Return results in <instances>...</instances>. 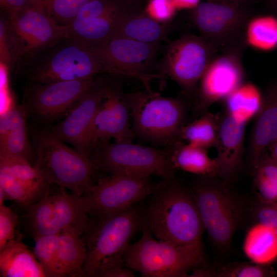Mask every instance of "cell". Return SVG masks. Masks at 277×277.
I'll list each match as a JSON object with an SVG mask.
<instances>
[{
  "label": "cell",
  "instance_id": "6da1fadb",
  "mask_svg": "<svg viewBox=\"0 0 277 277\" xmlns=\"http://www.w3.org/2000/svg\"><path fill=\"white\" fill-rule=\"evenodd\" d=\"M145 224L157 240L178 246H202L205 230L191 192L175 177L161 180L148 197Z\"/></svg>",
  "mask_w": 277,
  "mask_h": 277
},
{
  "label": "cell",
  "instance_id": "7a4b0ae2",
  "mask_svg": "<svg viewBox=\"0 0 277 277\" xmlns=\"http://www.w3.org/2000/svg\"><path fill=\"white\" fill-rule=\"evenodd\" d=\"M146 206L140 203L124 210L98 216L86 243L83 275L104 277L110 270L125 266L124 256L133 236L142 231ZM88 229V230H89Z\"/></svg>",
  "mask_w": 277,
  "mask_h": 277
},
{
  "label": "cell",
  "instance_id": "3957f363",
  "mask_svg": "<svg viewBox=\"0 0 277 277\" xmlns=\"http://www.w3.org/2000/svg\"><path fill=\"white\" fill-rule=\"evenodd\" d=\"M133 131L141 139L167 149L183 142L186 106L180 97H168L152 91L128 94Z\"/></svg>",
  "mask_w": 277,
  "mask_h": 277
},
{
  "label": "cell",
  "instance_id": "277c9868",
  "mask_svg": "<svg viewBox=\"0 0 277 277\" xmlns=\"http://www.w3.org/2000/svg\"><path fill=\"white\" fill-rule=\"evenodd\" d=\"M33 139L36 155L34 167L49 185L56 184L82 196L95 184L96 168L91 157L68 147L49 130L34 132Z\"/></svg>",
  "mask_w": 277,
  "mask_h": 277
},
{
  "label": "cell",
  "instance_id": "5b68a950",
  "mask_svg": "<svg viewBox=\"0 0 277 277\" xmlns=\"http://www.w3.org/2000/svg\"><path fill=\"white\" fill-rule=\"evenodd\" d=\"M136 242L131 244L125 265L145 277H185L205 266L203 245L182 246L154 239L145 227Z\"/></svg>",
  "mask_w": 277,
  "mask_h": 277
},
{
  "label": "cell",
  "instance_id": "8992f818",
  "mask_svg": "<svg viewBox=\"0 0 277 277\" xmlns=\"http://www.w3.org/2000/svg\"><path fill=\"white\" fill-rule=\"evenodd\" d=\"M25 68L32 83L40 84L93 77L107 73L96 52L70 35L38 53Z\"/></svg>",
  "mask_w": 277,
  "mask_h": 277
},
{
  "label": "cell",
  "instance_id": "52a82bcc",
  "mask_svg": "<svg viewBox=\"0 0 277 277\" xmlns=\"http://www.w3.org/2000/svg\"><path fill=\"white\" fill-rule=\"evenodd\" d=\"M213 178L201 176L191 190L209 238L217 248L225 249L243 220V206L225 182Z\"/></svg>",
  "mask_w": 277,
  "mask_h": 277
},
{
  "label": "cell",
  "instance_id": "ba28073f",
  "mask_svg": "<svg viewBox=\"0 0 277 277\" xmlns=\"http://www.w3.org/2000/svg\"><path fill=\"white\" fill-rule=\"evenodd\" d=\"M92 152L93 155L91 158L95 168L110 174L156 176L161 180L175 177L176 169L167 149L135 144L132 142H107L96 145Z\"/></svg>",
  "mask_w": 277,
  "mask_h": 277
},
{
  "label": "cell",
  "instance_id": "9c48e42d",
  "mask_svg": "<svg viewBox=\"0 0 277 277\" xmlns=\"http://www.w3.org/2000/svg\"><path fill=\"white\" fill-rule=\"evenodd\" d=\"M219 50L201 36L188 34L168 41L158 67L187 97L195 95L199 82Z\"/></svg>",
  "mask_w": 277,
  "mask_h": 277
},
{
  "label": "cell",
  "instance_id": "30bf717a",
  "mask_svg": "<svg viewBox=\"0 0 277 277\" xmlns=\"http://www.w3.org/2000/svg\"><path fill=\"white\" fill-rule=\"evenodd\" d=\"M246 44L245 37L220 50L213 59L197 87L195 114L202 115L211 105L225 100L243 84L242 56Z\"/></svg>",
  "mask_w": 277,
  "mask_h": 277
},
{
  "label": "cell",
  "instance_id": "8fae6325",
  "mask_svg": "<svg viewBox=\"0 0 277 277\" xmlns=\"http://www.w3.org/2000/svg\"><path fill=\"white\" fill-rule=\"evenodd\" d=\"M156 184L150 176L112 173L98 180L82 197L88 214L98 217L140 203L153 192Z\"/></svg>",
  "mask_w": 277,
  "mask_h": 277
},
{
  "label": "cell",
  "instance_id": "7c38bea8",
  "mask_svg": "<svg viewBox=\"0 0 277 277\" xmlns=\"http://www.w3.org/2000/svg\"><path fill=\"white\" fill-rule=\"evenodd\" d=\"M249 14L244 5L233 2L200 3L191 9V23L200 36L219 51L246 37Z\"/></svg>",
  "mask_w": 277,
  "mask_h": 277
},
{
  "label": "cell",
  "instance_id": "4fadbf2b",
  "mask_svg": "<svg viewBox=\"0 0 277 277\" xmlns=\"http://www.w3.org/2000/svg\"><path fill=\"white\" fill-rule=\"evenodd\" d=\"M93 48L110 75L131 77L141 81L151 91L150 82L164 76L150 71L154 65L160 45L148 44L123 37H116L106 44Z\"/></svg>",
  "mask_w": 277,
  "mask_h": 277
},
{
  "label": "cell",
  "instance_id": "5bb4252c",
  "mask_svg": "<svg viewBox=\"0 0 277 277\" xmlns=\"http://www.w3.org/2000/svg\"><path fill=\"white\" fill-rule=\"evenodd\" d=\"M28 217L34 239L58 234L68 227L84 232L90 226L83 197L68 193L62 187L60 192L52 196L46 194L30 205Z\"/></svg>",
  "mask_w": 277,
  "mask_h": 277
},
{
  "label": "cell",
  "instance_id": "9a60e30c",
  "mask_svg": "<svg viewBox=\"0 0 277 277\" xmlns=\"http://www.w3.org/2000/svg\"><path fill=\"white\" fill-rule=\"evenodd\" d=\"M128 94L117 79H107L103 98L95 115L90 136L92 150L100 143L131 142L135 134L130 127Z\"/></svg>",
  "mask_w": 277,
  "mask_h": 277
},
{
  "label": "cell",
  "instance_id": "2e32d148",
  "mask_svg": "<svg viewBox=\"0 0 277 277\" xmlns=\"http://www.w3.org/2000/svg\"><path fill=\"white\" fill-rule=\"evenodd\" d=\"M107 78L95 77L89 88L77 101L66 117L50 132L63 142L73 145L82 154L91 157L90 136L93 123L103 98Z\"/></svg>",
  "mask_w": 277,
  "mask_h": 277
},
{
  "label": "cell",
  "instance_id": "e0dca14e",
  "mask_svg": "<svg viewBox=\"0 0 277 277\" xmlns=\"http://www.w3.org/2000/svg\"><path fill=\"white\" fill-rule=\"evenodd\" d=\"M8 18L22 48V69L38 53L69 35V25H60L50 15L31 6Z\"/></svg>",
  "mask_w": 277,
  "mask_h": 277
},
{
  "label": "cell",
  "instance_id": "ac0fdd59",
  "mask_svg": "<svg viewBox=\"0 0 277 277\" xmlns=\"http://www.w3.org/2000/svg\"><path fill=\"white\" fill-rule=\"evenodd\" d=\"M95 77L46 84L32 83L27 94L35 112L47 120L67 114L91 86Z\"/></svg>",
  "mask_w": 277,
  "mask_h": 277
},
{
  "label": "cell",
  "instance_id": "d6986e66",
  "mask_svg": "<svg viewBox=\"0 0 277 277\" xmlns=\"http://www.w3.org/2000/svg\"><path fill=\"white\" fill-rule=\"evenodd\" d=\"M138 0H120L101 15L91 19L69 25V35L89 48L106 44L114 38L122 25L144 10Z\"/></svg>",
  "mask_w": 277,
  "mask_h": 277
},
{
  "label": "cell",
  "instance_id": "ffe728a7",
  "mask_svg": "<svg viewBox=\"0 0 277 277\" xmlns=\"http://www.w3.org/2000/svg\"><path fill=\"white\" fill-rule=\"evenodd\" d=\"M247 123L238 120L225 110L220 116L215 158L220 168V178L225 182L233 177L241 165Z\"/></svg>",
  "mask_w": 277,
  "mask_h": 277
},
{
  "label": "cell",
  "instance_id": "44dd1931",
  "mask_svg": "<svg viewBox=\"0 0 277 277\" xmlns=\"http://www.w3.org/2000/svg\"><path fill=\"white\" fill-rule=\"evenodd\" d=\"M255 117L248 147L251 168L277 138V81L267 87Z\"/></svg>",
  "mask_w": 277,
  "mask_h": 277
},
{
  "label": "cell",
  "instance_id": "7402d4cb",
  "mask_svg": "<svg viewBox=\"0 0 277 277\" xmlns=\"http://www.w3.org/2000/svg\"><path fill=\"white\" fill-rule=\"evenodd\" d=\"M27 110L15 105L1 113L0 153L24 158L29 162L32 152L26 126Z\"/></svg>",
  "mask_w": 277,
  "mask_h": 277
},
{
  "label": "cell",
  "instance_id": "603a6c76",
  "mask_svg": "<svg viewBox=\"0 0 277 277\" xmlns=\"http://www.w3.org/2000/svg\"><path fill=\"white\" fill-rule=\"evenodd\" d=\"M83 231L76 227L63 230L56 252L57 277L84 276L83 267L87 256Z\"/></svg>",
  "mask_w": 277,
  "mask_h": 277
},
{
  "label": "cell",
  "instance_id": "cb8c5ba5",
  "mask_svg": "<svg viewBox=\"0 0 277 277\" xmlns=\"http://www.w3.org/2000/svg\"><path fill=\"white\" fill-rule=\"evenodd\" d=\"M0 273L3 277H45L33 252L15 239L0 250Z\"/></svg>",
  "mask_w": 277,
  "mask_h": 277
},
{
  "label": "cell",
  "instance_id": "d4e9b609",
  "mask_svg": "<svg viewBox=\"0 0 277 277\" xmlns=\"http://www.w3.org/2000/svg\"><path fill=\"white\" fill-rule=\"evenodd\" d=\"M172 163L176 169L207 177H220V168L216 159L210 157L207 150L181 142L167 149Z\"/></svg>",
  "mask_w": 277,
  "mask_h": 277
},
{
  "label": "cell",
  "instance_id": "484cf974",
  "mask_svg": "<svg viewBox=\"0 0 277 277\" xmlns=\"http://www.w3.org/2000/svg\"><path fill=\"white\" fill-rule=\"evenodd\" d=\"M242 249L250 262L268 266L277 260V233L268 226L254 223L246 233Z\"/></svg>",
  "mask_w": 277,
  "mask_h": 277
},
{
  "label": "cell",
  "instance_id": "4316f807",
  "mask_svg": "<svg viewBox=\"0 0 277 277\" xmlns=\"http://www.w3.org/2000/svg\"><path fill=\"white\" fill-rule=\"evenodd\" d=\"M168 24H162L147 15L144 10L127 19L120 28L116 37H123L142 43L160 45L167 41Z\"/></svg>",
  "mask_w": 277,
  "mask_h": 277
},
{
  "label": "cell",
  "instance_id": "83f0119b",
  "mask_svg": "<svg viewBox=\"0 0 277 277\" xmlns=\"http://www.w3.org/2000/svg\"><path fill=\"white\" fill-rule=\"evenodd\" d=\"M263 95L254 86L243 84L225 100V111L240 121L248 122L258 112Z\"/></svg>",
  "mask_w": 277,
  "mask_h": 277
},
{
  "label": "cell",
  "instance_id": "f1b7e54d",
  "mask_svg": "<svg viewBox=\"0 0 277 277\" xmlns=\"http://www.w3.org/2000/svg\"><path fill=\"white\" fill-rule=\"evenodd\" d=\"M219 118L217 114L205 112L199 118L183 126L181 132L182 141L206 150L215 147Z\"/></svg>",
  "mask_w": 277,
  "mask_h": 277
},
{
  "label": "cell",
  "instance_id": "f546056e",
  "mask_svg": "<svg viewBox=\"0 0 277 277\" xmlns=\"http://www.w3.org/2000/svg\"><path fill=\"white\" fill-rule=\"evenodd\" d=\"M252 170L258 198L277 202V163L270 157L267 150L261 155Z\"/></svg>",
  "mask_w": 277,
  "mask_h": 277
},
{
  "label": "cell",
  "instance_id": "4dcf8cb0",
  "mask_svg": "<svg viewBox=\"0 0 277 277\" xmlns=\"http://www.w3.org/2000/svg\"><path fill=\"white\" fill-rule=\"evenodd\" d=\"M0 188L5 192L8 200H14L28 206L35 203L43 191L17 178L9 167L1 160Z\"/></svg>",
  "mask_w": 277,
  "mask_h": 277
},
{
  "label": "cell",
  "instance_id": "1f68e13d",
  "mask_svg": "<svg viewBox=\"0 0 277 277\" xmlns=\"http://www.w3.org/2000/svg\"><path fill=\"white\" fill-rule=\"evenodd\" d=\"M1 64L7 68L22 69L23 56L21 45L7 16L1 14L0 19Z\"/></svg>",
  "mask_w": 277,
  "mask_h": 277
},
{
  "label": "cell",
  "instance_id": "d6a6232c",
  "mask_svg": "<svg viewBox=\"0 0 277 277\" xmlns=\"http://www.w3.org/2000/svg\"><path fill=\"white\" fill-rule=\"evenodd\" d=\"M60 233L34 239L33 253L46 276L57 277L56 252Z\"/></svg>",
  "mask_w": 277,
  "mask_h": 277
},
{
  "label": "cell",
  "instance_id": "836d02e7",
  "mask_svg": "<svg viewBox=\"0 0 277 277\" xmlns=\"http://www.w3.org/2000/svg\"><path fill=\"white\" fill-rule=\"evenodd\" d=\"M275 274L268 266L261 265L252 262L232 263L213 270L206 267L204 276L220 277H270Z\"/></svg>",
  "mask_w": 277,
  "mask_h": 277
},
{
  "label": "cell",
  "instance_id": "e575fe53",
  "mask_svg": "<svg viewBox=\"0 0 277 277\" xmlns=\"http://www.w3.org/2000/svg\"><path fill=\"white\" fill-rule=\"evenodd\" d=\"M0 160L5 162L20 180L42 190L49 185L38 170L28 160L18 156L0 153Z\"/></svg>",
  "mask_w": 277,
  "mask_h": 277
},
{
  "label": "cell",
  "instance_id": "d590c367",
  "mask_svg": "<svg viewBox=\"0 0 277 277\" xmlns=\"http://www.w3.org/2000/svg\"><path fill=\"white\" fill-rule=\"evenodd\" d=\"M249 35L256 45L270 48L277 45V22L271 17L259 18L253 22Z\"/></svg>",
  "mask_w": 277,
  "mask_h": 277
},
{
  "label": "cell",
  "instance_id": "8d00e7d4",
  "mask_svg": "<svg viewBox=\"0 0 277 277\" xmlns=\"http://www.w3.org/2000/svg\"><path fill=\"white\" fill-rule=\"evenodd\" d=\"M92 0H53L49 15L58 24L69 25L78 12Z\"/></svg>",
  "mask_w": 277,
  "mask_h": 277
},
{
  "label": "cell",
  "instance_id": "74e56055",
  "mask_svg": "<svg viewBox=\"0 0 277 277\" xmlns=\"http://www.w3.org/2000/svg\"><path fill=\"white\" fill-rule=\"evenodd\" d=\"M254 223H260L272 228L277 233V202L257 199L250 211Z\"/></svg>",
  "mask_w": 277,
  "mask_h": 277
},
{
  "label": "cell",
  "instance_id": "f35d334b",
  "mask_svg": "<svg viewBox=\"0 0 277 277\" xmlns=\"http://www.w3.org/2000/svg\"><path fill=\"white\" fill-rule=\"evenodd\" d=\"M18 216L9 207L0 204V250L14 240Z\"/></svg>",
  "mask_w": 277,
  "mask_h": 277
},
{
  "label": "cell",
  "instance_id": "ab89813d",
  "mask_svg": "<svg viewBox=\"0 0 277 277\" xmlns=\"http://www.w3.org/2000/svg\"><path fill=\"white\" fill-rule=\"evenodd\" d=\"M176 10L173 0H148L144 11L155 21L168 24L174 16Z\"/></svg>",
  "mask_w": 277,
  "mask_h": 277
},
{
  "label": "cell",
  "instance_id": "60d3db41",
  "mask_svg": "<svg viewBox=\"0 0 277 277\" xmlns=\"http://www.w3.org/2000/svg\"><path fill=\"white\" fill-rule=\"evenodd\" d=\"M29 6V0H0L1 14L9 18L14 16L21 11Z\"/></svg>",
  "mask_w": 277,
  "mask_h": 277
},
{
  "label": "cell",
  "instance_id": "b9f144b4",
  "mask_svg": "<svg viewBox=\"0 0 277 277\" xmlns=\"http://www.w3.org/2000/svg\"><path fill=\"white\" fill-rule=\"evenodd\" d=\"M133 270L126 266L115 267L107 272L104 277H134Z\"/></svg>",
  "mask_w": 277,
  "mask_h": 277
},
{
  "label": "cell",
  "instance_id": "7bdbcfd3",
  "mask_svg": "<svg viewBox=\"0 0 277 277\" xmlns=\"http://www.w3.org/2000/svg\"><path fill=\"white\" fill-rule=\"evenodd\" d=\"M53 0H29L31 7L41 10L48 15Z\"/></svg>",
  "mask_w": 277,
  "mask_h": 277
},
{
  "label": "cell",
  "instance_id": "ee69618b",
  "mask_svg": "<svg viewBox=\"0 0 277 277\" xmlns=\"http://www.w3.org/2000/svg\"><path fill=\"white\" fill-rule=\"evenodd\" d=\"M177 9L195 7L200 3L199 0H173Z\"/></svg>",
  "mask_w": 277,
  "mask_h": 277
},
{
  "label": "cell",
  "instance_id": "f6af8a7d",
  "mask_svg": "<svg viewBox=\"0 0 277 277\" xmlns=\"http://www.w3.org/2000/svg\"><path fill=\"white\" fill-rule=\"evenodd\" d=\"M270 157L277 163V138L268 148Z\"/></svg>",
  "mask_w": 277,
  "mask_h": 277
},
{
  "label": "cell",
  "instance_id": "bcb514c9",
  "mask_svg": "<svg viewBox=\"0 0 277 277\" xmlns=\"http://www.w3.org/2000/svg\"><path fill=\"white\" fill-rule=\"evenodd\" d=\"M268 3L271 8L277 13V0H268Z\"/></svg>",
  "mask_w": 277,
  "mask_h": 277
},
{
  "label": "cell",
  "instance_id": "7dc6e473",
  "mask_svg": "<svg viewBox=\"0 0 277 277\" xmlns=\"http://www.w3.org/2000/svg\"><path fill=\"white\" fill-rule=\"evenodd\" d=\"M249 1L250 0H232L231 2L244 5L246 2H249Z\"/></svg>",
  "mask_w": 277,
  "mask_h": 277
},
{
  "label": "cell",
  "instance_id": "c3c4849f",
  "mask_svg": "<svg viewBox=\"0 0 277 277\" xmlns=\"http://www.w3.org/2000/svg\"><path fill=\"white\" fill-rule=\"evenodd\" d=\"M213 2H231L232 0H207Z\"/></svg>",
  "mask_w": 277,
  "mask_h": 277
},
{
  "label": "cell",
  "instance_id": "681fc988",
  "mask_svg": "<svg viewBox=\"0 0 277 277\" xmlns=\"http://www.w3.org/2000/svg\"><path fill=\"white\" fill-rule=\"evenodd\" d=\"M138 1H140L142 2L143 0H138Z\"/></svg>",
  "mask_w": 277,
  "mask_h": 277
}]
</instances>
